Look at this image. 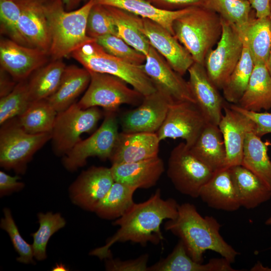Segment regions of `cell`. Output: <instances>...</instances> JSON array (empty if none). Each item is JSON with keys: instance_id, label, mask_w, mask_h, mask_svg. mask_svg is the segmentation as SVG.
<instances>
[{"instance_id": "obj_1", "label": "cell", "mask_w": 271, "mask_h": 271, "mask_svg": "<svg viewBox=\"0 0 271 271\" xmlns=\"http://www.w3.org/2000/svg\"><path fill=\"white\" fill-rule=\"evenodd\" d=\"M179 204L173 198L164 199L160 189L148 200L133 205L113 225L119 226L116 233L104 245L92 250L90 254L100 259L111 255L110 248L117 242L130 241L145 246L148 243L158 244L164 240L161 226L165 220L175 219Z\"/></svg>"}, {"instance_id": "obj_2", "label": "cell", "mask_w": 271, "mask_h": 271, "mask_svg": "<svg viewBox=\"0 0 271 271\" xmlns=\"http://www.w3.org/2000/svg\"><path fill=\"white\" fill-rule=\"evenodd\" d=\"M165 229L178 236L189 256L202 263L203 254L208 250L219 254L232 263L239 254L228 244L220 233V224L213 216H202L189 203L179 205L177 216L168 219Z\"/></svg>"}, {"instance_id": "obj_3", "label": "cell", "mask_w": 271, "mask_h": 271, "mask_svg": "<svg viewBox=\"0 0 271 271\" xmlns=\"http://www.w3.org/2000/svg\"><path fill=\"white\" fill-rule=\"evenodd\" d=\"M95 4L89 0L79 9L66 11L62 0H49L43 4L51 35L49 55L52 60L62 59L83 45L96 40L86 34L89 13Z\"/></svg>"}, {"instance_id": "obj_4", "label": "cell", "mask_w": 271, "mask_h": 271, "mask_svg": "<svg viewBox=\"0 0 271 271\" xmlns=\"http://www.w3.org/2000/svg\"><path fill=\"white\" fill-rule=\"evenodd\" d=\"M174 35L195 62L204 65L205 57L222 34L219 14L204 7H191L173 22Z\"/></svg>"}, {"instance_id": "obj_5", "label": "cell", "mask_w": 271, "mask_h": 271, "mask_svg": "<svg viewBox=\"0 0 271 271\" xmlns=\"http://www.w3.org/2000/svg\"><path fill=\"white\" fill-rule=\"evenodd\" d=\"M71 56L89 71L116 76L144 96L157 91L150 78L140 68L106 52L96 40L88 42Z\"/></svg>"}, {"instance_id": "obj_6", "label": "cell", "mask_w": 271, "mask_h": 271, "mask_svg": "<svg viewBox=\"0 0 271 271\" xmlns=\"http://www.w3.org/2000/svg\"><path fill=\"white\" fill-rule=\"evenodd\" d=\"M52 138V132L31 134L20 125L18 117L1 125L0 165L18 174H24L34 154Z\"/></svg>"}, {"instance_id": "obj_7", "label": "cell", "mask_w": 271, "mask_h": 271, "mask_svg": "<svg viewBox=\"0 0 271 271\" xmlns=\"http://www.w3.org/2000/svg\"><path fill=\"white\" fill-rule=\"evenodd\" d=\"M89 71V84L77 102L80 108L101 107L105 111L116 112L122 104L138 106L143 101L144 96L121 79L109 74Z\"/></svg>"}, {"instance_id": "obj_8", "label": "cell", "mask_w": 271, "mask_h": 271, "mask_svg": "<svg viewBox=\"0 0 271 271\" xmlns=\"http://www.w3.org/2000/svg\"><path fill=\"white\" fill-rule=\"evenodd\" d=\"M98 107L82 109L75 102L57 113L51 140L56 155L63 157L81 140L82 134L95 128L102 115Z\"/></svg>"}, {"instance_id": "obj_9", "label": "cell", "mask_w": 271, "mask_h": 271, "mask_svg": "<svg viewBox=\"0 0 271 271\" xmlns=\"http://www.w3.org/2000/svg\"><path fill=\"white\" fill-rule=\"evenodd\" d=\"M214 172L192 153L185 143H179L170 152L167 174L175 189L183 194L199 197L200 189Z\"/></svg>"}, {"instance_id": "obj_10", "label": "cell", "mask_w": 271, "mask_h": 271, "mask_svg": "<svg viewBox=\"0 0 271 271\" xmlns=\"http://www.w3.org/2000/svg\"><path fill=\"white\" fill-rule=\"evenodd\" d=\"M116 112L105 111L103 121L99 128L89 137L81 140L62 159L64 168L70 172L84 166L87 160L96 157L109 160L119 132Z\"/></svg>"}, {"instance_id": "obj_11", "label": "cell", "mask_w": 271, "mask_h": 271, "mask_svg": "<svg viewBox=\"0 0 271 271\" xmlns=\"http://www.w3.org/2000/svg\"><path fill=\"white\" fill-rule=\"evenodd\" d=\"M221 18L222 34L215 49L207 54L204 65L218 89H222L242 55V33L235 25Z\"/></svg>"}, {"instance_id": "obj_12", "label": "cell", "mask_w": 271, "mask_h": 271, "mask_svg": "<svg viewBox=\"0 0 271 271\" xmlns=\"http://www.w3.org/2000/svg\"><path fill=\"white\" fill-rule=\"evenodd\" d=\"M208 122L195 103L174 102L156 134L160 141L168 138H181L190 148Z\"/></svg>"}, {"instance_id": "obj_13", "label": "cell", "mask_w": 271, "mask_h": 271, "mask_svg": "<svg viewBox=\"0 0 271 271\" xmlns=\"http://www.w3.org/2000/svg\"><path fill=\"white\" fill-rule=\"evenodd\" d=\"M140 68L150 78L157 90L173 102L195 103L188 81L175 71L166 60L152 46Z\"/></svg>"}, {"instance_id": "obj_14", "label": "cell", "mask_w": 271, "mask_h": 271, "mask_svg": "<svg viewBox=\"0 0 271 271\" xmlns=\"http://www.w3.org/2000/svg\"><path fill=\"white\" fill-rule=\"evenodd\" d=\"M173 102L158 90L144 96L142 103L136 108L121 115L118 121L121 132L156 133Z\"/></svg>"}, {"instance_id": "obj_15", "label": "cell", "mask_w": 271, "mask_h": 271, "mask_svg": "<svg viewBox=\"0 0 271 271\" xmlns=\"http://www.w3.org/2000/svg\"><path fill=\"white\" fill-rule=\"evenodd\" d=\"M139 28L151 45L183 76L195 62L192 56L176 37L159 24L140 17Z\"/></svg>"}, {"instance_id": "obj_16", "label": "cell", "mask_w": 271, "mask_h": 271, "mask_svg": "<svg viewBox=\"0 0 271 271\" xmlns=\"http://www.w3.org/2000/svg\"><path fill=\"white\" fill-rule=\"evenodd\" d=\"M48 53L21 45L10 39L0 42L1 68L17 82L26 80L35 71L47 63Z\"/></svg>"}, {"instance_id": "obj_17", "label": "cell", "mask_w": 271, "mask_h": 271, "mask_svg": "<svg viewBox=\"0 0 271 271\" xmlns=\"http://www.w3.org/2000/svg\"><path fill=\"white\" fill-rule=\"evenodd\" d=\"M114 182L110 168L92 166L82 171L70 185V198L75 205L94 212Z\"/></svg>"}, {"instance_id": "obj_18", "label": "cell", "mask_w": 271, "mask_h": 271, "mask_svg": "<svg viewBox=\"0 0 271 271\" xmlns=\"http://www.w3.org/2000/svg\"><path fill=\"white\" fill-rule=\"evenodd\" d=\"M188 72L195 104L208 122L218 125L225 105L224 97L209 78L204 65L195 62Z\"/></svg>"}, {"instance_id": "obj_19", "label": "cell", "mask_w": 271, "mask_h": 271, "mask_svg": "<svg viewBox=\"0 0 271 271\" xmlns=\"http://www.w3.org/2000/svg\"><path fill=\"white\" fill-rule=\"evenodd\" d=\"M218 124L225 146V166L241 165L243 147L247 134L254 131L255 125L247 116L225 105Z\"/></svg>"}, {"instance_id": "obj_20", "label": "cell", "mask_w": 271, "mask_h": 271, "mask_svg": "<svg viewBox=\"0 0 271 271\" xmlns=\"http://www.w3.org/2000/svg\"><path fill=\"white\" fill-rule=\"evenodd\" d=\"M160 142L156 133L119 132L109 160L114 164L158 157Z\"/></svg>"}, {"instance_id": "obj_21", "label": "cell", "mask_w": 271, "mask_h": 271, "mask_svg": "<svg viewBox=\"0 0 271 271\" xmlns=\"http://www.w3.org/2000/svg\"><path fill=\"white\" fill-rule=\"evenodd\" d=\"M110 170L114 182L138 189H149L156 185L165 171L159 156L140 161L112 164Z\"/></svg>"}, {"instance_id": "obj_22", "label": "cell", "mask_w": 271, "mask_h": 271, "mask_svg": "<svg viewBox=\"0 0 271 271\" xmlns=\"http://www.w3.org/2000/svg\"><path fill=\"white\" fill-rule=\"evenodd\" d=\"M199 197L215 209L234 211L241 207L228 167L214 171L200 189Z\"/></svg>"}, {"instance_id": "obj_23", "label": "cell", "mask_w": 271, "mask_h": 271, "mask_svg": "<svg viewBox=\"0 0 271 271\" xmlns=\"http://www.w3.org/2000/svg\"><path fill=\"white\" fill-rule=\"evenodd\" d=\"M20 32L28 46L47 52L51 46L49 25L43 5L20 6Z\"/></svg>"}, {"instance_id": "obj_24", "label": "cell", "mask_w": 271, "mask_h": 271, "mask_svg": "<svg viewBox=\"0 0 271 271\" xmlns=\"http://www.w3.org/2000/svg\"><path fill=\"white\" fill-rule=\"evenodd\" d=\"M241 207L254 209L271 198V188L251 171L241 165L229 167Z\"/></svg>"}, {"instance_id": "obj_25", "label": "cell", "mask_w": 271, "mask_h": 271, "mask_svg": "<svg viewBox=\"0 0 271 271\" xmlns=\"http://www.w3.org/2000/svg\"><path fill=\"white\" fill-rule=\"evenodd\" d=\"M226 259L212 258L203 264L193 260L179 240L172 251L165 258L148 267V271H238Z\"/></svg>"}, {"instance_id": "obj_26", "label": "cell", "mask_w": 271, "mask_h": 271, "mask_svg": "<svg viewBox=\"0 0 271 271\" xmlns=\"http://www.w3.org/2000/svg\"><path fill=\"white\" fill-rule=\"evenodd\" d=\"M90 81V72L84 67L66 66L59 87L46 99L57 112L64 111L75 102Z\"/></svg>"}, {"instance_id": "obj_27", "label": "cell", "mask_w": 271, "mask_h": 271, "mask_svg": "<svg viewBox=\"0 0 271 271\" xmlns=\"http://www.w3.org/2000/svg\"><path fill=\"white\" fill-rule=\"evenodd\" d=\"M190 149L197 158L213 171L226 167L225 146L218 125L208 122Z\"/></svg>"}, {"instance_id": "obj_28", "label": "cell", "mask_w": 271, "mask_h": 271, "mask_svg": "<svg viewBox=\"0 0 271 271\" xmlns=\"http://www.w3.org/2000/svg\"><path fill=\"white\" fill-rule=\"evenodd\" d=\"M236 104L255 112L271 109V76L265 64H254L247 88Z\"/></svg>"}, {"instance_id": "obj_29", "label": "cell", "mask_w": 271, "mask_h": 271, "mask_svg": "<svg viewBox=\"0 0 271 271\" xmlns=\"http://www.w3.org/2000/svg\"><path fill=\"white\" fill-rule=\"evenodd\" d=\"M95 3L119 8L161 25L174 35L173 24L190 8L176 11L159 9L147 0H93Z\"/></svg>"}, {"instance_id": "obj_30", "label": "cell", "mask_w": 271, "mask_h": 271, "mask_svg": "<svg viewBox=\"0 0 271 271\" xmlns=\"http://www.w3.org/2000/svg\"><path fill=\"white\" fill-rule=\"evenodd\" d=\"M241 31L254 64L266 65L271 50V22L269 17L258 18L255 14Z\"/></svg>"}, {"instance_id": "obj_31", "label": "cell", "mask_w": 271, "mask_h": 271, "mask_svg": "<svg viewBox=\"0 0 271 271\" xmlns=\"http://www.w3.org/2000/svg\"><path fill=\"white\" fill-rule=\"evenodd\" d=\"M66 67L62 59L52 60L32 74L28 84L32 102L46 99L56 91Z\"/></svg>"}, {"instance_id": "obj_32", "label": "cell", "mask_w": 271, "mask_h": 271, "mask_svg": "<svg viewBox=\"0 0 271 271\" xmlns=\"http://www.w3.org/2000/svg\"><path fill=\"white\" fill-rule=\"evenodd\" d=\"M241 165L271 188V161L267 154V146L254 131L248 132L246 136Z\"/></svg>"}, {"instance_id": "obj_33", "label": "cell", "mask_w": 271, "mask_h": 271, "mask_svg": "<svg viewBox=\"0 0 271 271\" xmlns=\"http://www.w3.org/2000/svg\"><path fill=\"white\" fill-rule=\"evenodd\" d=\"M105 6L113 19L117 36L146 56L151 45L139 28L140 17L119 8Z\"/></svg>"}, {"instance_id": "obj_34", "label": "cell", "mask_w": 271, "mask_h": 271, "mask_svg": "<svg viewBox=\"0 0 271 271\" xmlns=\"http://www.w3.org/2000/svg\"><path fill=\"white\" fill-rule=\"evenodd\" d=\"M137 189L136 187L114 182L97 205L94 212L104 219L119 218L134 203L133 196Z\"/></svg>"}, {"instance_id": "obj_35", "label": "cell", "mask_w": 271, "mask_h": 271, "mask_svg": "<svg viewBox=\"0 0 271 271\" xmlns=\"http://www.w3.org/2000/svg\"><path fill=\"white\" fill-rule=\"evenodd\" d=\"M254 67L253 60L243 41L240 59L222 89L225 100L232 104L238 103L247 88Z\"/></svg>"}, {"instance_id": "obj_36", "label": "cell", "mask_w": 271, "mask_h": 271, "mask_svg": "<svg viewBox=\"0 0 271 271\" xmlns=\"http://www.w3.org/2000/svg\"><path fill=\"white\" fill-rule=\"evenodd\" d=\"M57 112L47 99L33 102L17 117L22 127L27 132L38 134L52 132Z\"/></svg>"}, {"instance_id": "obj_37", "label": "cell", "mask_w": 271, "mask_h": 271, "mask_svg": "<svg viewBox=\"0 0 271 271\" xmlns=\"http://www.w3.org/2000/svg\"><path fill=\"white\" fill-rule=\"evenodd\" d=\"M205 7L217 13L240 31L255 14L248 0H206Z\"/></svg>"}, {"instance_id": "obj_38", "label": "cell", "mask_w": 271, "mask_h": 271, "mask_svg": "<svg viewBox=\"0 0 271 271\" xmlns=\"http://www.w3.org/2000/svg\"><path fill=\"white\" fill-rule=\"evenodd\" d=\"M39 227L31 234L33 238L32 245L34 256L38 260H43L47 257L46 248L53 234L66 225L65 219L59 213L51 212L38 214Z\"/></svg>"}, {"instance_id": "obj_39", "label": "cell", "mask_w": 271, "mask_h": 271, "mask_svg": "<svg viewBox=\"0 0 271 271\" xmlns=\"http://www.w3.org/2000/svg\"><path fill=\"white\" fill-rule=\"evenodd\" d=\"M32 103L28 81L17 82L9 94L0 99V125L21 115Z\"/></svg>"}, {"instance_id": "obj_40", "label": "cell", "mask_w": 271, "mask_h": 271, "mask_svg": "<svg viewBox=\"0 0 271 271\" xmlns=\"http://www.w3.org/2000/svg\"><path fill=\"white\" fill-rule=\"evenodd\" d=\"M96 42L108 53L128 63L139 66L146 61L144 54L116 35H106L96 39Z\"/></svg>"}, {"instance_id": "obj_41", "label": "cell", "mask_w": 271, "mask_h": 271, "mask_svg": "<svg viewBox=\"0 0 271 271\" xmlns=\"http://www.w3.org/2000/svg\"><path fill=\"white\" fill-rule=\"evenodd\" d=\"M21 14L20 6L14 0H0L1 33L21 45L28 46L19 30V22Z\"/></svg>"}, {"instance_id": "obj_42", "label": "cell", "mask_w": 271, "mask_h": 271, "mask_svg": "<svg viewBox=\"0 0 271 271\" xmlns=\"http://www.w3.org/2000/svg\"><path fill=\"white\" fill-rule=\"evenodd\" d=\"M87 35L92 39L108 35H117L112 18L105 6L95 3L88 14L86 25Z\"/></svg>"}, {"instance_id": "obj_43", "label": "cell", "mask_w": 271, "mask_h": 271, "mask_svg": "<svg viewBox=\"0 0 271 271\" xmlns=\"http://www.w3.org/2000/svg\"><path fill=\"white\" fill-rule=\"evenodd\" d=\"M3 211L4 217L1 219L0 226L8 233L15 249L19 255L17 260L25 264H35L32 245L29 244L20 234L11 210L5 208Z\"/></svg>"}, {"instance_id": "obj_44", "label": "cell", "mask_w": 271, "mask_h": 271, "mask_svg": "<svg viewBox=\"0 0 271 271\" xmlns=\"http://www.w3.org/2000/svg\"><path fill=\"white\" fill-rule=\"evenodd\" d=\"M105 268L110 271H148L149 255L143 254L131 259L113 258L111 255L105 258Z\"/></svg>"}, {"instance_id": "obj_45", "label": "cell", "mask_w": 271, "mask_h": 271, "mask_svg": "<svg viewBox=\"0 0 271 271\" xmlns=\"http://www.w3.org/2000/svg\"><path fill=\"white\" fill-rule=\"evenodd\" d=\"M230 106L248 117L254 123V132L259 137L271 133V112L249 111L236 104H232Z\"/></svg>"}, {"instance_id": "obj_46", "label": "cell", "mask_w": 271, "mask_h": 271, "mask_svg": "<svg viewBox=\"0 0 271 271\" xmlns=\"http://www.w3.org/2000/svg\"><path fill=\"white\" fill-rule=\"evenodd\" d=\"M157 8L176 11L193 7H205L206 0H147Z\"/></svg>"}, {"instance_id": "obj_47", "label": "cell", "mask_w": 271, "mask_h": 271, "mask_svg": "<svg viewBox=\"0 0 271 271\" xmlns=\"http://www.w3.org/2000/svg\"><path fill=\"white\" fill-rule=\"evenodd\" d=\"M18 175L12 176L5 172L0 171V195L1 197L19 191L24 187L25 184L19 181Z\"/></svg>"}, {"instance_id": "obj_48", "label": "cell", "mask_w": 271, "mask_h": 271, "mask_svg": "<svg viewBox=\"0 0 271 271\" xmlns=\"http://www.w3.org/2000/svg\"><path fill=\"white\" fill-rule=\"evenodd\" d=\"M5 70L1 68L0 74V97H3L9 94L15 88L16 84L13 78Z\"/></svg>"}, {"instance_id": "obj_49", "label": "cell", "mask_w": 271, "mask_h": 271, "mask_svg": "<svg viewBox=\"0 0 271 271\" xmlns=\"http://www.w3.org/2000/svg\"><path fill=\"white\" fill-rule=\"evenodd\" d=\"M252 9L255 12L256 18L268 17L270 14V0H248Z\"/></svg>"}, {"instance_id": "obj_50", "label": "cell", "mask_w": 271, "mask_h": 271, "mask_svg": "<svg viewBox=\"0 0 271 271\" xmlns=\"http://www.w3.org/2000/svg\"><path fill=\"white\" fill-rule=\"evenodd\" d=\"M65 9L67 11H71L80 4L82 0H62Z\"/></svg>"}, {"instance_id": "obj_51", "label": "cell", "mask_w": 271, "mask_h": 271, "mask_svg": "<svg viewBox=\"0 0 271 271\" xmlns=\"http://www.w3.org/2000/svg\"><path fill=\"white\" fill-rule=\"evenodd\" d=\"M19 6L27 5H43L49 0H14Z\"/></svg>"}, {"instance_id": "obj_52", "label": "cell", "mask_w": 271, "mask_h": 271, "mask_svg": "<svg viewBox=\"0 0 271 271\" xmlns=\"http://www.w3.org/2000/svg\"><path fill=\"white\" fill-rule=\"evenodd\" d=\"M66 267L65 265L62 263L60 264H57L55 266L53 267L52 270L55 271H59V270H63L65 271L67 270Z\"/></svg>"}, {"instance_id": "obj_53", "label": "cell", "mask_w": 271, "mask_h": 271, "mask_svg": "<svg viewBox=\"0 0 271 271\" xmlns=\"http://www.w3.org/2000/svg\"><path fill=\"white\" fill-rule=\"evenodd\" d=\"M266 66L269 74L271 76V50L267 61V63L266 64Z\"/></svg>"}, {"instance_id": "obj_54", "label": "cell", "mask_w": 271, "mask_h": 271, "mask_svg": "<svg viewBox=\"0 0 271 271\" xmlns=\"http://www.w3.org/2000/svg\"><path fill=\"white\" fill-rule=\"evenodd\" d=\"M265 224L267 225H271V216L266 220Z\"/></svg>"}, {"instance_id": "obj_55", "label": "cell", "mask_w": 271, "mask_h": 271, "mask_svg": "<svg viewBox=\"0 0 271 271\" xmlns=\"http://www.w3.org/2000/svg\"><path fill=\"white\" fill-rule=\"evenodd\" d=\"M269 9H270V14L269 16V18L271 22V0H270V2H269Z\"/></svg>"}]
</instances>
